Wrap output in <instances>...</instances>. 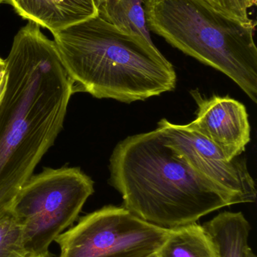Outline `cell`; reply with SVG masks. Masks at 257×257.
Masks as SVG:
<instances>
[{"label": "cell", "mask_w": 257, "mask_h": 257, "mask_svg": "<svg viewBox=\"0 0 257 257\" xmlns=\"http://www.w3.org/2000/svg\"><path fill=\"white\" fill-rule=\"evenodd\" d=\"M0 101V211L54 145L75 93L54 41L29 21L15 36Z\"/></svg>", "instance_id": "1"}, {"label": "cell", "mask_w": 257, "mask_h": 257, "mask_svg": "<svg viewBox=\"0 0 257 257\" xmlns=\"http://www.w3.org/2000/svg\"><path fill=\"white\" fill-rule=\"evenodd\" d=\"M110 183L123 207L164 229L196 223L242 198L190 167L166 141L162 130L128 136L113 150Z\"/></svg>", "instance_id": "2"}, {"label": "cell", "mask_w": 257, "mask_h": 257, "mask_svg": "<svg viewBox=\"0 0 257 257\" xmlns=\"http://www.w3.org/2000/svg\"><path fill=\"white\" fill-rule=\"evenodd\" d=\"M52 34L75 93L131 103L176 87L173 65L153 43L98 15Z\"/></svg>", "instance_id": "3"}, {"label": "cell", "mask_w": 257, "mask_h": 257, "mask_svg": "<svg viewBox=\"0 0 257 257\" xmlns=\"http://www.w3.org/2000/svg\"><path fill=\"white\" fill-rule=\"evenodd\" d=\"M149 31L223 72L257 102L256 22H243L205 0H143Z\"/></svg>", "instance_id": "4"}, {"label": "cell", "mask_w": 257, "mask_h": 257, "mask_svg": "<svg viewBox=\"0 0 257 257\" xmlns=\"http://www.w3.org/2000/svg\"><path fill=\"white\" fill-rule=\"evenodd\" d=\"M94 191L93 181L79 168H47L32 175L10 205L27 256L49 254L50 244L76 220Z\"/></svg>", "instance_id": "5"}, {"label": "cell", "mask_w": 257, "mask_h": 257, "mask_svg": "<svg viewBox=\"0 0 257 257\" xmlns=\"http://www.w3.org/2000/svg\"><path fill=\"white\" fill-rule=\"evenodd\" d=\"M168 232L125 207L108 205L81 217L54 241L59 257H149L156 254Z\"/></svg>", "instance_id": "6"}, {"label": "cell", "mask_w": 257, "mask_h": 257, "mask_svg": "<svg viewBox=\"0 0 257 257\" xmlns=\"http://www.w3.org/2000/svg\"><path fill=\"white\" fill-rule=\"evenodd\" d=\"M170 148L186 163L205 178L239 195L244 203L254 202L256 188L244 159L229 160L214 143L187 125L166 119L158 123Z\"/></svg>", "instance_id": "7"}, {"label": "cell", "mask_w": 257, "mask_h": 257, "mask_svg": "<svg viewBox=\"0 0 257 257\" xmlns=\"http://www.w3.org/2000/svg\"><path fill=\"white\" fill-rule=\"evenodd\" d=\"M191 94L197 114L187 126L211 141L229 160L239 157L250 142L251 130L244 104L229 96L207 99L198 90Z\"/></svg>", "instance_id": "8"}, {"label": "cell", "mask_w": 257, "mask_h": 257, "mask_svg": "<svg viewBox=\"0 0 257 257\" xmlns=\"http://www.w3.org/2000/svg\"><path fill=\"white\" fill-rule=\"evenodd\" d=\"M24 19L54 33L98 15L94 0H5Z\"/></svg>", "instance_id": "9"}, {"label": "cell", "mask_w": 257, "mask_h": 257, "mask_svg": "<svg viewBox=\"0 0 257 257\" xmlns=\"http://www.w3.org/2000/svg\"><path fill=\"white\" fill-rule=\"evenodd\" d=\"M217 257H256L249 247L251 226L241 212L224 211L203 225Z\"/></svg>", "instance_id": "10"}, {"label": "cell", "mask_w": 257, "mask_h": 257, "mask_svg": "<svg viewBox=\"0 0 257 257\" xmlns=\"http://www.w3.org/2000/svg\"><path fill=\"white\" fill-rule=\"evenodd\" d=\"M158 257H217L203 226L196 223L169 229Z\"/></svg>", "instance_id": "11"}, {"label": "cell", "mask_w": 257, "mask_h": 257, "mask_svg": "<svg viewBox=\"0 0 257 257\" xmlns=\"http://www.w3.org/2000/svg\"><path fill=\"white\" fill-rule=\"evenodd\" d=\"M98 15L121 31L153 43L146 24L143 0H107Z\"/></svg>", "instance_id": "12"}, {"label": "cell", "mask_w": 257, "mask_h": 257, "mask_svg": "<svg viewBox=\"0 0 257 257\" xmlns=\"http://www.w3.org/2000/svg\"><path fill=\"white\" fill-rule=\"evenodd\" d=\"M22 229L10 207L0 211V257H26Z\"/></svg>", "instance_id": "13"}, {"label": "cell", "mask_w": 257, "mask_h": 257, "mask_svg": "<svg viewBox=\"0 0 257 257\" xmlns=\"http://www.w3.org/2000/svg\"><path fill=\"white\" fill-rule=\"evenodd\" d=\"M210 6L231 18L250 22L248 10L256 6L257 0H205Z\"/></svg>", "instance_id": "14"}, {"label": "cell", "mask_w": 257, "mask_h": 257, "mask_svg": "<svg viewBox=\"0 0 257 257\" xmlns=\"http://www.w3.org/2000/svg\"><path fill=\"white\" fill-rule=\"evenodd\" d=\"M6 81H7V75L6 71L0 73V101L4 95L5 90H6Z\"/></svg>", "instance_id": "15"}, {"label": "cell", "mask_w": 257, "mask_h": 257, "mask_svg": "<svg viewBox=\"0 0 257 257\" xmlns=\"http://www.w3.org/2000/svg\"><path fill=\"white\" fill-rule=\"evenodd\" d=\"M6 71V62L4 60L0 58V73Z\"/></svg>", "instance_id": "16"}, {"label": "cell", "mask_w": 257, "mask_h": 257, "mask_svg": "<svg viewBox=\"0 0 257 257\" xmlns=\"http://www.w3.org/2000/svg\"><path fill=\"white\" fill-rule=\"evenodd\" d=\"M95 1V5H96L97 9H98V8L101 6V5L104 4L107 0H94Z\"/></svg>", "instance_id": "17"}, {"label": "cell", "mask_w": 257, "mask_h": 257, "mask_svg": "<svg viewBox=\"0 0 257 257\" xmlns=\"http://www.w3.org/2000/svg\"><path fill=\"white\" fill-rule=\"evenodd\" d=\"M26 257H50L49 254L48 255H36V256H27Z\"/></svg>", "instance_id": "18"}, {"label": "cell", "mask_w": 257, "mask_h": 257, "mask_svg": "<svg viewBox=\"0 0 257 257\" xmlns=\"http://www.w3.org/2000/svg\"><path fill=\"white\" fill-rule=\"evenodd\" d=\"M1 3H5V0H0V4H1Z\"/></svg>", "instance_id": "19"}, {"label": "cell", "mask_w": 257, "mask_h": 257, "mask_svg": "<svg viewBox=\"0 0 257 257\" xmlns=\"http://www.w3.org/2000/svg\"><path fill=\"white\" fill-rule=\"evenodd\" d=\"M149 257H158V256H157V254H155V255H152V256H151Z\"/></svg>", "instance_id": "20"}]
</instances>
